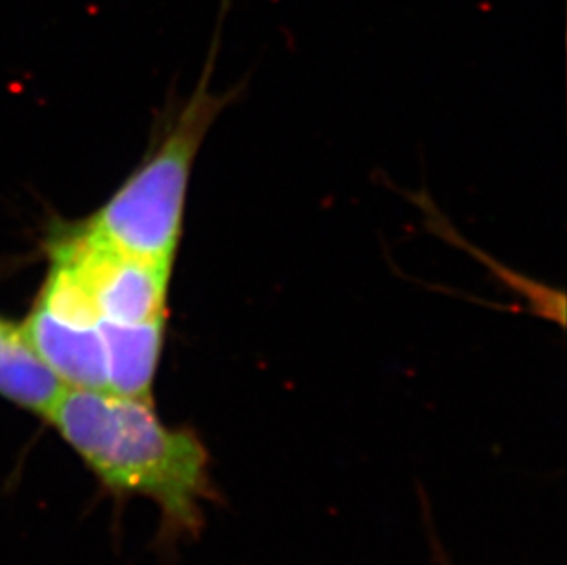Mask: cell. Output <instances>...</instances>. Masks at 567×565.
I'll return each mask as SVG.
<instances>
[{"label": "cell", "mask_w": 567, "mask_h": 565, "mask_svg": "<svg viewBox=\"0 0 567 565\" xmlns=\"http://www.w3.org/2000/svg\"><path fill=\"white\" fill-rule=\"evenodd\" d=\"M21 331L64 388L109 391L107 355L100 323L63 320L35 305Z\"/></svg>", "instance_id": "cell-4"}, {"label": "cell", "mask_w": 567, "mask_h": 565, "mask_svg": "<svg viewBox=\"0 0 567 565\" xmlns=\"http://www.w3.org/2000/svg\"><path fill=\"white\" fill-rule=\"evenodd\" d=\"M63 388L30 347L21 327L0 320V396L44 417Z\"/></svg>", "instance_id": "cell-6"}, {"label": "cell", "mask_w": 567, "mask_h": 565, "mask_svg": "<svg viewBox=\"0 0 567 565\" xmlns=\"http://www.w3.org/2000/svg\"><path fill=\"white\" fill-rule=\"evenodd\" d=\"M64 441L114 491L150 497L167 533L197 536L217 500L212 455L189 428H172L153 400L63 388L47 413Z\"/></svg>", "instance_id": "cell-1"}, {"label": "cell", "mask_w": 567, "mask_h": 565, "mask_svg": "<svg viewBox=\"0 0 567 565\" xmlns=\"http://www.w3.org/2000/svg\"><path fill=\"white\" fill-rule=\"evenodd\" d=\"M100 332L107 355L109 393L153 400L166 318L142 323L102 320Z\"/></svg>", "instance_id": "cell-5"}, {"label": "cell", "mask_w": 567, "mask_h": 565, "mask_svg": "<svg viewBox=\"0 0 567 565\" xmlns=\"http://www.w3.org/2000/svg\"><path fill=\"white\" fill-rule=\"evenodd\" d=\"M54 263L80 281L100 320L142 323L167 316L173 265L122 254L85 228L55 246Z\"/></svg>", "instance_id": "cell-3"}, {"label": "cell", "mask_w": 567, "mask_h": 565, "mask_svg": "<svg viewBox=\"0 0 567 565\" xmlns=\"http://www.w3.org/2000/svg\"><path fill=\"white\" fill-rule=\"evenodd\" d=\"M208 81L204 75L158 150L85 226L89 234L127 256L173 265L193 164L209 127L234 100V92H209Z\"/></svg>", "instance_id": "cell-2"}]
</instances>
